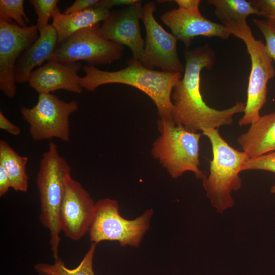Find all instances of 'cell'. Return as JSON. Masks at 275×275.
I'll return each instance as SVG.
<instances>
[{"label": "cell", "instance_id": "cell-32", "mask_svg": "<svg viewBox=\"0 0 275 275\" xmlns=\"http://www.w3.org/2000/svg\"><path fill=\"white\" fill-rule=\"evenodd\" d=\"M270 191L275 195V183L271 187Z\"/></svg>", "mask_w": 275, "mask_h": 275}, {"label": "cell", "instance_id": "cell-16", "mask_svg": "<svg viewBox=\"0 0 275 275\" xmlns=\"http://www.w3.org/2000/svg\"><path fill=\"white\" fill-rule=\"evenodd\" d=\"M58 45L57 33L52 24H49L18 59L15 68L16 82H28L33 69L48 61Z\"/></svg>", "mask_w": 275, "mask_h": 275}, {"label": "cell", "instance_id": "cell-3", "mask_svg": "<svg viewBox=\"0 0 275 275\" xmlns=\"http://www.w3.org/2000/svg\"><path fill=\"white\" fill-rule=\"evenodd\" d=\"M202 134L209 140L212 152L209 174L202 179L206 196L219 213L233 207L232 192L242 185L241 167L248 158L246 154L231 146L216 129H206Z\"/></svg>", "mask_w": 275, "mask_h": 275}, {"label": "cell", "instance_id": "cell-19", "mask_svg": "<svg viewBox=\"0 0 275 275\" xmlns=\"http://www.w3.org/2000/svg\"><path fill=\"white\" fill-rule=\"evenodd\" d=\"M29 158L15 151L7 142L0 141V165L6 171L11 187L17 191L26 192L29 177L26 166Z\"/></svg>", "mask_w": 275, "mask_h": 275}, {"label": "cell", "instance_id": "cell-6", "mask_svg": "<svg viewBox=\"0 0 275 275\" xmlns=\"http://www.w3.org/2000/svg\"><path fill=\"white\" fill-rule=\"evenodd\" d=\"M231 35L242 40L246 45L251 61L247 89V98L240 126L251 125L261 116L260 112L267 100V83L275 75L272 59L265 44L256 39L246 21L227 29Z\"/></svg>", "mask_w": 275, "mask_h": 275}, {"label": "cell", "instance_id": "cell-31", "mask_svg": "<svg viewBox=\"0 0 275 275\" xmlns=\"http://www.w3.org/2000/svg\"><path fill=\"white\" fill-rule=\"evenodd\" d=\"M11 183L5 169L0 165V196H4L9 190Z\"/></svg>", "mask_w": 275, "mask_h": 275}, {"label": "cell", "instance_id": "cell-21", "mask_svg": "<svg viewBox=\"0 0 275 275\" xmlns=\"http://www.w3.org/2000/svg\"><path fill=\"white\" fill-rule=\"evenodd\" d=\"M96 244L92 243L80 263L74 268L66 267L60 258L53 264L39 263L34 269L39 275H95L93 261Z\"/></svg>", "mask_w": 275, "mask_h": 275}, {"label": "cell", "instance_id": "cell-18", "mask_svg": "<svg viewBox=\"0 0 275 275\" xmlns=\"http://www.w3.org/2000/svg\"><path fill=\"white\" fill-rule=\"evenodd\" d=\"M110 13L106 8L92 7L82 11L64 14L58 7L53 13L51 24L57 33L58 44L74 33L104 21Z\"/></svg>", "mask_w": 275, "mask_h": 275}, {"label": "cell", "instance_id": "cell-27", "mask_svg": "<svg viewBox=\"0 0 275 275\" xmlns=\"http://www.w3.org/2000/svg\"><path fill=\"white\" fill-rule=\"evenodd\" d=\"M99 1V0H76L67 8L63 13L68 14L94 7Z\"/></svg>", "mask_w": 275, "mask_h": 275}, {"label": "cell", "instance_id": "cell-12", "mask_svg": "<svg viewBox=\"0 0 275 275\" xmlns=\"http://www.w3.org/2000/svg\"><path fill=\"white\" fill-rule=\"evenodd\" d=\"M95 203L71 173L65 178V189L60 211L61 231L73 240L80 239L89 231L94 217Z\"/></svg>", "mask_w": 275, "mask_h": 275}, {"label": "cell", "instance_id": "cell-5", "mask_svg": "<svg viewBox=\"0 0 275 275\" xmlns=\"http://www.w3.org/2000/svg\"><path fill=\"white\" fill-rule=\"evenodd\" d=\"M160 136L153 145L152 154L173 178L184 172H193L198 179L206 175L199 167L200 139L201 133L192 132L175 124L173 120L160 119Z\"/></svg>", "mask_w": 275, "mask_h": 275}, {"label": "cell", "instance_id": "cell-1", "mask_svg": "<svg viewBox=\"0 0 275 275\" xmlns=\"http://www.w3.org/2000/svg\"><path fill=\"white\" fill-rule=\"evenodd\" d=\"M184 55V74L171 95L175 124L195 133L231 125L235 115L244 113L245 103L237 101L229 108L218 110L206 104L200 91L201 71L212 68L215 61L214 51L206 44L193 49L186 48Z\"/></svg>", "mask_w": 275, "mask_h": 275}, {"label": "cell", "instance_id": "cell-7", "mask_svg": "<svg viewBox=\"0 0 275 275\" xmlns=\"http://www.w3.org/2000/svg\"><path fill=\"white\" fill-rule=\"evenodd\" d=\"M119 208L117 201L109 198L95 203L94 217L88 231L92 243L116 241L122 246H139L149 228L153 210L148 209L135 219L128 220L120 214Z\"/></svg>", "mask_w": 275, "mask_h": 275}, {"label": "cell", "instance_id": "cell-30", "mask_svg": "<svg viewBox=\"0 0 275 275\" xmlns=\"http://www.w3.org/2000/svg\"><path fill=\"white\" fill-rule=\"evenodd\" d=\"M138 0H99L94 7H101L109 9L114 6H127L133 4Z\"/></svg>", "mask_w": 275, "mask_h": 275}, {"label": "cell", "instance_id": "cell-26", "mask_svg": "<svg viewBox=\"0 0 275 275\" xmlns=\"http://www.w3.org/2000/svg\"><path fill=\"white\" fill-rule=\"evenodd\" d=\"M254 6L258 10L259 16L266 18V21L275 28V0H253Z\"/></svg>", "mask_w": 275, "mask_h": 275}, {"label": "cell", "instance_id": "cell-4", "mask_svg": "<svg viewBox=\"0 0 275 275\" xmlns=\"http://www.w3.org/2000/svg\"><path fill=\"white\" fill-rule=\"evenodd\" d=\"M71 168L58 152L57 145L49 143L48 149L40 160L36 183L40 195L42 224L49 232L51 250L54 259H59L61 232L60 211L65 189V178Z\"/></svg>", "mask_w": 275, "mask_h": 275}, {"label": "cell", "instance_id": "cell-22", "mask_svg": "<svg viewBox=\"0 0 275 275\" xmlns=\"http://www.w3.org/2000/svg\"><path fill=\"white\" fill-rule=\"evenodd\" d=\"M23 0H1L0 20L15 22L22 27L30 22L24 9Z\"/></svg>", "mask_w": 275, "mask_h": 275}, {"label": "cell", "instance_id": "cell-8", "mask_svg": "<svg viewBox=\"0 0 275 275\" xmlns=\"http://www.w3.org/2000/svg\"><path fill=\"white\" fill-rule=\"evenodd\" d=\"M78 108L75 100L65 102L51 93H41L36 105L31 108L22 106L20 113L34 141L58 138L68 142L69 116Z\"/></svg>", "mask_w": 275, "mask_h": 275}, {"label": "cell", "instance_id": "cell-13", "mask_svg": "<svg viewBox=\"0 0 275 275\" xmlns=\"http://www.w3.org/2000/svg\"><path fill=\"white\" fill-rule=\"evenodd\" d=\"M142 8L138 1L111 12L99 29L100 35L104 39L129 47L132 53V59L137 61L141 60L145 46L139 23Z\"/></svg>", "mask_w": 275, "mask_h": 275}, {"label": "cell", "instance_id": "cell-28", "mask_svg": "<svg viewBox=\"0 0 275 275\" xmlns=\"http://www.w3.org/2000/svg\"><path fill=\"white\" fill-rule=\"evenodd\" d=\"M179 9L191 14L202 15L199 10L200 0H175Z\"/></svg>", "mask_w": 275, "mask_h": 275}, {"label": "cell", "instance_id": "cell-14", "mask_svg": "<svg viewBox=\"0 0 275 275\" xmlns=\"http://www.w3.org/2000/svg\"><path fill=\"white\" fill-rule=\"evenodd\" d=\"M82 68L79 62L66 63L50 60L31 73L29 86L38 93H50L64 90L76 94L82 92L78 72Z\"/></svg>", "mask_w": 275, "mask_h": 275}, {"label": "cell", "instance_id": "cell-9", "mask_svg": "<svg viewBox=\"0 0 275 275\" xmlns=\"http://www.w3.org/2000/svg\"><path fill=\"white\" fill-rule=\"evenodd\" d=\"M100 25L99 23L71 35L58 45L48 61L66 63L85 61L94 66L111 64L120 59L124 46L103 38L99 32Z\"/></svg>", "mask_w": 275, "mask_h": 275}, {"label": "cell", "instance_id": "cell-2", "mask_svg": "<svg viewBox=\"0 0 275 275\" xmlns=\"http://www.w3.org/2000/svg\"><path fill=\"white\" fill-rule=\"evenodd\" d=\"M127 64L125 68L114 71L85 65L82 70L85 75L80 77V86L89 92L109 84L132 86L146 94L152 100L161 119L173 120L174 105L171 97L174 87L182 77V73L154 70L132 58L128 60Z\"/></svg>", "mask_w": 275, "mask_h": 275}, {"label": "cell", "instance_id": "cell-17", "mask_svg": "<svg viewBox=\"0 0 275 275\" xmlns=\"http://www.w3.org/2000/svg\"><path fill=\"white\" fill-rule=\"evenodd\" d=\"M237 142L248 158L275 151V112L260 116Z\"/></svg>", "mask_w": 275, "mask_h": 275}, {"label": "cell", "instance_id": "cell-24", "mask_svg": "<svg viewBox=\"0 0 275 275\" xmlns=\"http://www.w3.org/2000/svg\"><path fill=\"white\" fill-rule=\"evenodd\" d=\"M254 170L267 171L275 174V151L247 158L241 167V172Z\"/></svg>", "mask_w": 275, "mask_h": 275}, {"label": "cell", "instance_id": "cell-29", "mask_svg": "<svg viewBox=\"0 0 275 275\" xmlns=\"http://www.w3.org/2000/svg\"><path fill=\"white\" fill-rule=\"evenodd\" d=\"M0 128L13 135H18L21 132L20 127L12 123L2 112H0Z\"/></svg>", "mask_w": 275, "mask_h": 275}, {"label": "cell", "instance_id": "cell-25", "mask_svg": "<svg viewBox=\"0 0 275 275\" xmlns=\"http://www.w3.org/2000/svg\"><path fill=\"white\" fill-rule=\"evenodd\" d=\"M253 21L264 36L267 51L275 62V28L266 20L255 18Z\"/></svg>", "mask_w": 275, "mask_h": 275}, {"label": "cell", "instance_id": "cell-20", "mask_svg": "<svg viewBox=\"0 0 275 275\" xmlns=\"http://www.w3.org/2000/svg\"><path fill=\"white\" fill-rule=\"evenodd\" d=\"M214 7V14L226 29L246 21L251 15H260L251 1L245 0H208Z\"/></svg>", "mask_w": 275, "mask_h": 275}, {"label": "cell", "instance_id": "cell-11", "mask_svg": "<svg viewBox=\"0 0 275 275\" xmlns=\"http://www.w3.org/2000/svg\"><path fill=\"white\" fill-rule=\"evenodd\" d=\"M36 25H18L0 20V90L9 98L15 97V68L21 54L38 38Z\"/></svg>", "mask_w": 275, "mask_h": 275}, {"label": "cell", "instance_id": "cell-10", "mask_svg": "<svg viewBox=\"0 0 275 275\" xmlns=\"http://www.w3.org/2000/svg\"><path fill=\"white\" fill-rule=\"evenodd\" d=\"M155 10L153 2L147 3L142 8L141 19L146 35L143 55L140 61L149 69L156 67L163 72L182 73L184 67L177 53L178 39L156 20L154 16Z\"/></svg>", "mask_w": 275, "mask_h": 275}, {"label": "cell", "instance_id": "cell-23", "mask_svg": "<svg viewBox=\"0 0 275 275\" xmlns=\"http://www.w3.org/2000/svg\"><path fill=\"white\" fill-rule=\"evenodd\" d=\"M37 14L36 24L39 33L42 32L49 24L48 21L54 10L58 8V0H30Z\"/></svg>", "mask_w": 275, "mask_h": 275}, {"label": "cell", "instance_id": "cell-15", "mask_svg": "<svg viewBox=\"0 0 275 275\" xmlns=\"http://www.w3.org/2000/svg\"><path fill=\"white\" fill-rule=\"evenodd\" d=\"M160 19L186 48L197 36L227 39L231 35L222 24L210 21L203 15L188 13L179 8L163 13L160 16Z\"/></svg>", "mask_w": 275, "mask_h": 275}]
</instances>
